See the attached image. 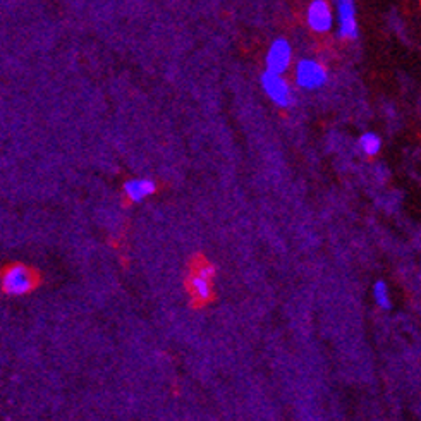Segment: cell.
<instances>
[{"label": "cell", "mask_w": 421, "mask_h": 421, "mask_svg": "<svg viewBox=\"0 0 421 421\" xmlns=\"http://www.w3.org/2000/svg\"><path fill=\"white\" fill-rule=\"evenodd\" d=\"M327 69L313 59H305L296 67V83L305 90H317L327 83Z\"/></svg>", "instance_id": "1"}, {"label": "cell", "mask_w": 421, "mask_h": 421, "mask_svg": "<svg viewBox=\"0 0 421 421\" xmlns=\"http://www.w3.org/2000/svg\"><path fill=\"white\" fill-rule=\"evenodd\" d=\"M35 284L33 274L25 267V265H14L4 274L2 287L9 296H22L29 293Z\"/></svg>", "instance_id": "2"}, {"label": "cell", "mask_w": 421, "mask_h": 421, "mask_svg": "<svg viewBox=\"0 0 421 421\" xmlns=\"http://www.w3.org/2000/svg\"><path fill=\"white\" fill-rule=\"evenodd\" d=\"M261 86H263L265 93H267L279 107H287V105L291 104V100H293L289 85H287L286 79L282 78V74L267 69L261 74Z\"/></svg>", "instance_id": "3"}, {"label": "cell", "mask_w": 421, "mask_h": 421, "mask_svg": "<svg viewBox=\"0 0 421 421\" xmlns=\"http://www.w3.org/2000/svg\"><path fill=\"white\" fill-rule=\"evenodd\" d=\"M337 4V21L339 32L337 35L344 40H356L359 35L358 19H356L354 0H336Z\"/></svg>", "instance_id": "4"}, {"label": "cell", "mask_w": 421, "mask_h": 421, "mask_svg": "<svg viewBox=\"0 0 421 421\" xmlns=\"http://www.w3.org/2000/svg\"><path fill=\"white\" fill-rule=\"evenodd\" d=\"M308 26L317 33H327L333 26L332 7L327 0H312L306 13Z\"/></svg>", "instance_id": "5"}, {"label": "cell", "mask_w": 421, "mask_h": 421, "mask_svg": "<svg viewBox=\"0 0 421 421\" xmlns=\"http://www.w3.org/2000/svg\"><path fill=\"white\" fill-rule=\"evenodd\" d=\"M291 59H293V48H291L289 41L284 38H277L274 43L270 45L267 54V69L274 71V73L284 74L289 67Z\"/></svg>", "instance_id": "6"}, {"label": "cell", "mask_w": 421, "mask_h": 421, "mask_svg": "<svg viewBox=\"0 0 421 421\" xmlns=\"http://www.w3.org/2000/svg\"><path fill=\"white\" fill-rule=\"evenodd\" d=\"M214 277H215V268L210 267V265L202 267L195 275L191 277V291L196 299H200V301H207V299H210L212 289H214V286H212Z\"/></svg>", "instance_id": "7"}, {"label": "cell", "mask_w": 421, "mask_h": 421, "mask_svg": "<svg viewBox=\"0 0 421 421\" xmlns=\"http://www.w3.org/2000/svg\"><path fill=\"white\" fill-rule=\"evenodd\" d=\"M124 191H126L127 198L131 202H143L146 196L155 193V183L150 179H131L124 184Z\"/></svg>", "instance_id": "8"}, {"label": "cell", "mask_w": 421, "mask_h": 421, "mask_svg": "<svg viewBox=\"0 0 421 421\" xmlns=\"http://www.w3.org/2000/svg\"><path fill=\"white\" fill-rule=\"evenodd\" d=\"M359 148L368 155V157H375L382 148V139L378 138L375 132H365L359 138Z\"/></svg>", "instance_id": "9"}, {"label": "cell", "mask_w": 421, "mask_h": 421, "mask_svg": "<svg viewBox=\"0 0 421 421\" xmlns=\"http://www.w3.org/2000/svg\"><path fill=\"white\" fill-rule=\"evenodd\" d=\"M373 298L375 303L380 306L382 310H390V296H389V289H387V284L384 280H378L377 284L373 286Z\"/></svg>", "instance_id": "10"}]
</instances>
